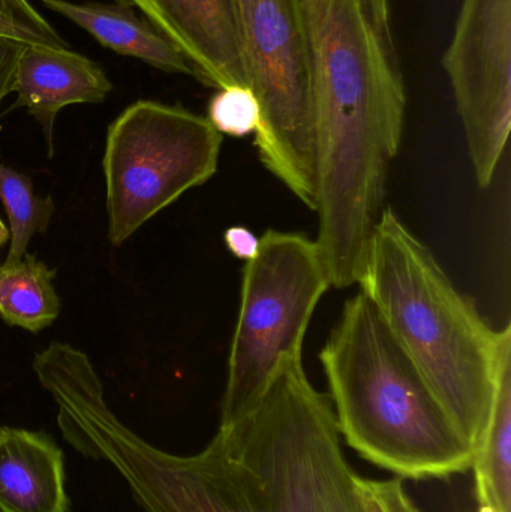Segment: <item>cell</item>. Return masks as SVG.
<instances>
[{
    "label": "cell",
    "instance_id": "8fae6325",
    "mask_svg": "<svg viewBox=\"0 0 511 512\" xmlns=\"http://www.w3.org/2000/svg\"><path fill=\"white\" fill-rule=\"evenodd\" d=\"M65 465L45 433L0 427V512H68Z\"/></svg>",
    "mask_w": 511,
    "mask_h": 512
},
{
    "label": "cell",
    "instance_id": "7a4b0ae2",
    "mask_svg": "<svg viewBox=\"0 0 511 512\" xmlns=\"http://www.w3.org/2000/svg\"><path fill=\"white\" fill-rule=\"evenodd\" d=\"M318 237L330 286L356 285L401 149L407 93L389 0H302Z\"/></svg>",
    "mask_w": 511,
    "mask_h": 512
},
{
    "label": "cell",
    "instance_id": "4fadbf2b",
    "mask_svg": "<svg viewBox=\"0 0 511 512\" xmlns=\"http://www.w3.org/2000/svg\"><path fill=\"white\" fill-rule=\"evenodd\" d=\"M480 512H511V349L501 358L488 421L473 448Z\"/></svg>",
    "mask_w": 511,
    "mask_h": 512
},
{
    "label": "cell",
    "instance_id": "9c48e42d",
    "mask_svg": "<svg viewBox=\"0 0 511 512\" xmlns=\"http://www.w3.org/2000/svg\"><path fill=\"white\" fill-rule=\"evenodd\" d=\"M161 30L212 89L249 86L234 0H126Z\"/></svg>",
    "mask_w": 511,
    "mask_h": 512
},
{
    "label": "cell",
    "instance_id": "e0dca14e",
    "mask_svg": "<svg viewBox=\"0 0 511 512\" xmlns=\"http://www.w3.org/2000/svg\"><path fill=\"white\" fill-rule=\"evenodd\" d=\"M0 36L23 45L68 48L65 39L29 0H0Z\"/></svg>",
    "mask_w": 511,
    "mask_h": 512
},
{
    "label": "cell",
    "instance_id": "ba28073f",
    "mask_svg": "<svg viewBox=\"0 0 511 512\" xmlns=\"http://www.w3.org/2000/svg\"><path fill=\"white\" fill-rule=\"evenodd\" d=\"M443 68L477 183L488 188L511 129V0H462Z\"/></svg>",
    "mask_w": 511,
    "mask_h": 512
},
{
    "label": "cell",
    "instance_id": "52a82bcc",
    "mask_svg": "<svg viewBox=\"0 0 511 512\" xmlns=\"http://www.w3.org/2000/svg\"><path fill=\"white\" fill-rule=\"evenodd\" d=\"M249 84L263 122L261 164L308 209L317 206L311 54L300 0H234Z\"/></svg>",
    "mask_w": 511,
    "mask_h": 512
},
{
    "label": "cell",
    "instance_id": "d6986e66",
    "mask_svg": "<svg viewBox=\"0 0 511 512\" xmlns=\"http://www.w3.org/2000/svg\"><path fill=\"white\" fill-rule=\"evenodd\" d=\"M24 45L0 36V104L14 92L15 66Z\"/></svg>",
    "mask_w": 511,
    "mask_h": 512
},
{
    "label": "cell",
    "instance_id": "5b68a950",
    "mask_svg": "<svg viewBox=\"0 0 511 512\" xmlns=\"http://www.w3.org/2000/svg\"><path fill=\"white\" fill-rule=\"evenodd\" d=\"M240 312L228 358L221 424L257 405L291 358L302 357L312 315L330 288L314 240L267 230L243 270Z\"/></svg>",
    "mask_w": 511,
    "mask_h": 512
},
{
    "label": "cell",
    "instance_id": "5bb4252c",
    "mask_svg": "<svg viewBox=\"0 0 511 512\" xmlns=\"http://www.w3.org/2000/svg\"><path fill=\"white\" fill-rule=\"evenodd\" d=\"M54 271L35 256L0 262V316L6 324L39 333L56 321L60 298Z\"/></svg>",
    "mask_w": 511,
    "mask_h": 512
},
{
    "label": "cell",
    "instance_id": "ffe728a7",
    "mask_svg": "<svg viewBox=\"0 0 511 512\" xmlns=\"http://www.w3.org/2000/svg\"><path fill=\"white\" fill-rule=\"evenodd\" d=\"M224 242L228 251L236 258L251 261L260 249V239L246 227H230L224 233Z\"/></svg>",
    "mask_w": 511,
    "mask_h": 512
},
{
    "label": "cell",
    "instance_id": "30bf717a",
    "mask_svg": "<svg viewBox=\"0 0 511 512\" xmlns=\"http://www.w3.org/2000/svg\"><path fill=\"white\" fill-rule=\"evenodd\" d=\"M113 84L98 63L69 48L24 45L15 66V107H23L44 129L53 156L57 113L68 105L99 104Z\"/></svg>",
    "mask_w": 511,
    "mask_h": 512
},
{
    "label": "cell",
    "instance_id": "9a60e30c",
    "mask_svg": "<svg viewBox=\"0 0 511 512\" xmlns=\"http://www.w3.org/2000/svg\"><path fill=\"white\" fill-rule=\"evenodd\" d=\"M0 201L9 221L8 255L5 261H17L27 254V246L36 233H45L54 212L50 198L36 195L32 179L8 165L0 164Z\"/></svg>",
    "mask_w": 511,
    "mask_h": 512
},
{
    "label": "cell",
    "instance_id": "6da1fadb",
    "mask_svg": "<svg viewBox=\"0 0 511 512\" xmlns=\"http://www.w3.org/2000/svg\"><path fill=\"white\" fill-rule=\"evenodd\" d=\"M36 376L56 403L63 438L110 463L146 512H363L332 402L309 381L302 357L194 456L159 450L126 427L86 352L65 349Z\"/></svg>",
    "mask_w": 511,
    "mask_h": 512
},
{
    "label": "cell",
    "instance_id": "277c9868",
    "mask_svg": "<svg viewBox=\"0 0 511 512\" xmlns=\"http://www.w3.org/2000/svg\"><path fill=\"white\" fill-rule=\"evenodd\" d=\"M341 438L401 480H449L471 469L459 432L380 310L359 291L320 352Z\"/></svg>",
    "mask_w": 511,
    "mask_h": 512
},
{
    "label": "cell",
    "instance_id": "7c38bea8",
    "mask_svg": "<svg viewBox=\"0 0 511 512\" xmlns=\"http://www.w3.org/2000/svg\"><path fill=\"white\" fill-rule=\"evenodd\" d=\"M41 2L86 30L102 47L120 56L134 57L159 71L197 80V72L185 54L146 17H140L131 3Z\"/></svg>",
    "mask_w": 511,
    "mask_h": 512
},
{
    "label": "cell",
    "instance_id": "2e32d148",
    "mask_svg": "<svg viewBox=\"0 0 511 512\" xmlns=\"http://www.w3.org/2000/svg\"><path fill=\"white\" fill-rule=\"evenodd\" d=\"M206 119L219 134L243 138L260 129L263 111L251 87L228 86L212 96Z\"/></svg>",
    "mask_w": 511,
    "mask_h": 512
},
{
    "label": "cell",
    "instance_id": "44dd1931",
    "mask_svg": "<svg viewBox=\"0 0 511 512\" xmlns=\"http://www.w3.org/2000/svg\"><path fill=\"white\" fill-rule=\"evenodd\" d=\"M9 240V228L0 221V248Z\"/></svg>",
    "mask_w": 511,
    "mask_h": 512
},
{
    "label": "cell",
    "instance_id": "3957f363",
    "mask_svg": "<svg viewBox=\"0 0 511 512\" xmlns=\"http://www.w3.org/2000/svg\"><path fill=\"white\" fill-rule=\"evenodd\" d=\"M357 285L474 448L501 358L511 349L510 325L494 330L389 207L375 225Z\"/></svg>",
    "mask_w": 511,
    "mask_h": 512
},
{
    "label": "cell",
    "instance_id": "8992f818",
    "mask_svg": "<svg viewBox=\"0 0 511 512\" xmlns=\"http://www.w3.org/2000/svg\"><path fill=\"white\" fill-rule=\"evenodd\" d=\"M222 135L186 108L138 101L107 132L108 239L119 246L189 189L215 176Z\"/></svg>",
    "mask_w": 511,
    "mask_h": 512
},
{
    "label": "cell",
    "instance_id": "ac0fdd59",
    "mask_svg": "<svg viewBox=\"0 0 511 512\" xmlns=\"http://www.w3.org/2000/svg\"><path fill=\"white\" fill-rule=\"evenodd\" d=\"M357 484L363 512H420L401 478L366 480L359 477Z\"/></svg>",
    "mask_w": 511,
    "mask_h": 512
}]
</instances>
